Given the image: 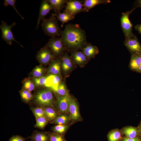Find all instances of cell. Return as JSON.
<instances>
[{
  "label": "cell",
  "instance_id": "obj_12",
  "mask_svg": "<svg viewBox=\"0 0 141 141\" xmlns=\"http://www.w3.org/2000/svg\"><path fill=\"white\" fill-rule=\"evenodd\" d=\"M69 113L70 119L73 121H77L80 119L78 105L76 101L71 98L69 104Z\"/></svg>",
  "mask_w": 141,
  "mask_h": 141
},
{
  "label": "cell",
  "instance_id": "obj_20",
  "mask_svg": "<svg viewBox=\"0 0 141 141\" xmlns=\"http://www.w3.org/2000/svg\"><path fill=\"white\" fill-rule=\"evenodd\" d=\"M121 129L116 128L110 131L107 135L108 141H120L124 137Z\"/></svg>",
  "mask_w": 141,
  "mask_h": 141
},
{
  "label": "cell",
  "instance_id": "obj_10",
  "mask_svg": "<svg viewBox=\"0 0 141 141\" xmlns=\"http://www.w3.org/2000/svg\"><path fill=\"white\" fill-rule=\"evenodd\" d=\"M53 57L54 56L51 50L46 46L39 51L37 56L39 61L43 64L48 63Z\"/></svg>",
  "mask_w": 141,
  "mask_h": 141
},
{
  "label": "cell",
  "instance_id": "obj_40",
  "mask_svg": "<svg viewBox=\"0 0 141 141\" xmlns=\"http://www.w3.org/2000/svg\"><path fill=\"white\" fill-rule=\"evenodd\" d=\"M136 7H141V0H138L136 1Z\"/></svg>",
  "mask_w": 141,
  "mask_h": 141
},
{
  "label": "cell",
  "instance_id": "obj_8",
  "mask_svg": "<svg viewBox=\"0 0 141 141\" xmlns=\"http://www.w3.org/2000/svg\"><path fill=\"white\" fill-rule=\"evenodd\" d=\"M124 44L131 55L135 53L141 54V44L135 35L125 39Z\"/></svg>",
  "mask_w": 141,
  "mask_h": 141
},
{
  "label": "cell",
  "instance_id": "obj_42",
  "mask_svg": "<svg viewBox=\"0 0 141 141\" xmlns=\"http://www.w3.org/2000/svg\"><path fill=\"white\" fill-rule=\"evenodd\" d=\"M138 73H141V64L139 68Z\"/></svg>",
  "mask_w": 141,
  "mask_h": 141
},
{
  "label": "cell",
  "instance_id": "obj_17",
  "mask_svg": "<svg viewBox=\"0 0 141 141\" xmlns=\"http://www.w3.org/2000/svg\"><path fill=\"white\" fill-rule=\"evenodd\" d=\"M82 49L83 54L89 59L94 58L99 52L98 48L90 43H87Z\"/></svg>",
  "mask_w": 141,
  "mask_h": 141
},
{
  "label": "cell",
  "instance_id": "obj_31",
  "mask_svg": "<svg viewBox=\"0 0 141 141\" xmlns=\"http://www.w3.org/2000/svg\"><path fill=\"white\" fill-rule=\"evenodd\" d=\"M48 134L49 141H66L63 135L54 132Z\"/></svg>",
  "mask_w": 141,
  "mask_h": 141
},
{
  "label": "cell",
  "instance_id": "obj_6",
  "mask_svg": "<svg viewBox=\"0 0 141 141\" xmlns=\"http://www.w3.org/2000/svg\"><path fill=\"white\" fill-rule=\"evenodd\" d=\"M46 46L50 48L53 56H58L61 55L64 50L65 46L61 38H51Z\"/></svg>",
  "mask_w": 141,
  "mask_h": 141
},
{
  "label": "cell",
  "instance_id": "obj_22",
  "mask_svg": "<svg viewBox=\"0 0 141 141\" xmlns=\"http://www.w3.org/2000/svg\"><path fill=\"white\" fill-rule=\"evenodd\" d=\"M54 14L57 20L62 22L61 27H62L65 23L72 20L75 17V16L64 11L63 13L59 12Z\"/></svg>",
  "mask_w": 141,
  "mask_h": 141
},
{
  "label": "cell",
  "instance_id": "obj_21",
  "mask_svg": "<svg viewBox=\"0 0 141 141\" xmlns=\"http://www.w3.org/2000/svg\"><path fill=\"white\" fill-rule=\"evenodd\" d=\"M28 138L32 141H49L48 133L43 132L34 131Z\"/></svg>",
  "mask_w": 141,
  "mask_h": 141
},
{
  "label": "cell",
  "instance_id": "obj_37",
  "mask_svg": "<svg viewBox=\"0 0 141 141\" xmlns=\"http://www.w3.org/2000/svg\"><path fill=\"white\" fill-rule=\"evenodd\" d=\"M29 138H24L19 135H14L9 139V141H26Z\"/></svg>",
  "mask_w": 141,
  "mask_h": 141
},
{
  "label": "cell",
  "instance_id": "obj_13",
  "mask_svg": "<svg viewBox=\"0 0 141 141\" xmlns=\"http://www.w3.org/2000/svg\"><path fill=\"white\" fill-rule=\"evenodd\" d=\"M60 76L50 74L47 77L46 82L45 86L49 87L56 92L60 84Z\"/></svg>",
  "mask_w": 141,
  "mask_h": 141
},
{
  "label": "cell",
  "instance_id": "obj_19",
  "mask_svg": "<svg viewBox=\"0 0 141 141\" xmlns=\"http://www.w3.org/2000/svg\"><path fill=\"white\" fill-rule=\"evenodd\" d=\"M61 67L65 73H68L73 67L72 60L67 53L64 54L62 58Z\"/></svg>",
  "mask_w": 141,
  "mask_h": 141
},
{
  "label": "cell",
  "instance_id": "obj_4",
  "mask_svg": "<svg viewBox=\"0 0 141 141\" xmlns=\"http://www.w3.org/2000/svg\"><path fill=\"white\" fill-rule=\"evenodd\" d=\"M136 8L135 7L132 10L122 14L120 19L121 25L125 39L132 37L134 35L132 33V25L130 20L129 17Z\"/></svg>",
  "mask_w": 141,
  "mask_h": 141
},
{
  "label": "cell",
  "instance_id": "obj_28",
  "mask_svg": "<svg viewBox=\"0 0 141 141\" xmlns=\"http://www.w3.org/2000/svg\"><path fill=\"white\" fill-rule=\"evenodd\" d=\"M68 125L66 124L57 125L52 128L53 132L62 135L66 131L68 128Z\"/></svg>",
  "mask_w": 141,
  "mask_h": 141
},
{
  "label": "cell",
  "instance_id": "obj_43",
  "mask_svg": "<svg viewBox=\"0 0 141 141\" xmlns=\"http://www.w3.org/2000/svg\"><path fill=\"white\" fill-rule=\"evenodd\" d=\"M27 141H29V140H28Z\"/></svg>",
  "mask_w": 141,
  "mask_h": 141
},
{
  "label": "cell",
  "instance_id": "obj_1",
  "mask_svg": "<svg viewBox=\"0 0 141 141\" xmlns=\"http://www.w3.org/2000/svg\"><path fill=\"white\" fill-rule=\"evenodd\" d=\"M60 36L65 47L73 51L82 49L87 43L85 31L77 24L66 25L61 30Z\"/></svg>",
  "mask_w": 141,
  "mask_h": 141
},
{
  "label": "cell",
  "instance_id": "obj_38",
  "mask_svg": "<svg viewBox=\"0 0 141 141\" xmlns=\"http://www.w3.org/2000/svg\"><path fill=\"white\" fill-rule=\"evenodd\" d=\"M120 141H141V138L140 137L131 138L124 137Z\"/></svg>",
  "mask_w": 141,
  "mask_h": 141
},
{
  "label": "cell",
  "instance_id": "obj_2",
  "mask_svg": "<svg viewBox=\"0 0 141 141\" xmlns=\"http://www.w3.org/2000/svg\"><path fill=\"white\" fill-rule=\"evenodd\" d=\"M49 18H44L42 20L41 26L43 31L47 35L51 38L61 36V31L57 19L54 14Z\"/></svg>",
  "mask_w": 141,
  "mask_h": 141
},
{
  "label": "cell",
  "instance_id": "obj_34",
  "mask_svg": "<svg viewBox=\"0 0 141 141\" xmlns=\"http://www.w3.org/2000/svg\"><path fill=\"white\" fill-rule=\"evenodd\" d=\"M60 96H64L68 94L65 85L60 83L56 92Z\"/></svg>",
  "mask_w": 141,
  "mask_h": 141
},
{
  "label": "cell",
  "instance_id": "obj_30",
  "mask_svg": "<svg viewBox=\"0 0 141 141\" xmlns=\"http://www.w3.org/2000/svg\"><path fill=\"white\" fill-rule=\"evenodd\" d=\"M20 95L22 99L26 103H28L30 101L33 97L31 92L25 89L20 91Z\"/></svg>",
  "mask_w": 141,
  "mask_h": 141
},
{
  "label": "cell",
  "instance_id": "obj_29",
  "mask_svg": "<svg viewBox=\"0 0 141 141\" xmlns=\"http://www.w3.org/2000/svg\"><path fill=\"white\" fill-rule=\"evenodd\" d=\"M31 109L35 118L45 116L43 107H32L31 108Z\"/></svg>",
  "mask_w": 141,
  "mask_h": 141
},
{
  "label": "cell",
  "instance_id": "obj_36",
  "mask_svg": "<svg viewBox=\"0 0 141 141\" xmlns=\"http://www.w3.org/2000/svg\"><path fill=\"white\" fill-rule=\"evenodd\" d=\"M34 84L31 81L29 80H27L24 82V89L31 92L34 89Z\"/></svg>",
  "mask_w": 141,
  "mask_h": 141
},
{
  "label": "cell",
  "instance_id": "obj_18",
  "mask_svg": "<svg viewBox=\"0 0 141 141\" xmlns=\"http://www.w3.org/2000/svg\"><path fill=\"white\" fill-rule=\"evenodd\" d=\"M83 7L85 12H88L91 9L101 4L110 3L109 0H84L82 1Z\"/></svg>",
  "mask_w": 141,
  "mask_h": 141
},
{
  "label": "cell",
  "instance_id": "obj_11",
  "mask_svg": "<svg viewBox=\"0 0 141 141\" xmlns=\"http://www.w3.org/2000/svg\"><path fill=\"white\" fill-rule=\"evenodd\" d=\"M52 10H53L52 7L48 0H43L42 1L37 19L36 29L38 28L40 21L45 18V16Z\"/></svg>",
  "mask_w": 141,
  "mask_h": 141
},
{
  "label": "cell",
  "instance_id": "obj_23",
  "mask_svg": "<svg viewBox=\"0 0 141 141\" xmlns=\"http://www.w3.org/2000/svg\"><path fill=\"white\" fill-rule=\"evenodd\" d=\"M55 13L60 11L68 1L67 0H48Z\"/></svg>",
  "mask_w": 141,
  "mask_h": 141
},
{
  "label": "cell",
  "instance_id": "obj_3",
  "mask_svg": "<svg viewBox=\"0 0 141 141\" xmlns=\"http://www.w3.org/2000/svg\"><path fill=\"white\" fill-rule=\"evenodd\" d=\"M34 100L39 105L42 107H52L53 97L52 92L48 90L39 91L35 95Z\"/></svg>",
  "mask_w": 141,
  "mask_h": 141
},
{
  "label": "cell",
  "instance_id": "obj_7",
  "mask_svg": "<svg viewBox=\"0 0 141 141\" xmlns=\"http://www.w3.org/2000/svg\"><path fill=\"white\" fill-rule=\"evenodd\" d=\"M64 11L74 16L78 13L85 12L82 1L77 0H68Z\"/></svg>",
  "mask_w": 141,
  "mask_h": 141
},
{
  "label": "cell",
  "instance_id": "obj_25",
  "mask_svg": "<svg viewBox=\"0 0 141 141\" xmlns=\"http://www.w3.org/2000/svg\"><path fill=\"white\" fill-rule=\"evenodd\" d=\"M45 116L49 121L54 120L57 117V114L54 109L50 107H44Z\"/></svg>",
  "mask_w": 141,
  "mask_h": 141
},
{
  "label": "cell",
  "instance_id": "obj_9",
  "mask_svg": "<svg viewBox=\"0 0 141 141\" xmlns=\"http://www.w3.org/2000/svg\"><path fill=\"white\" fill-rule=\"evenodd\" d=\"M71 99L68 94L58 97L57 101V106L61 113H69V106Z\"/></svg>",
  "mask_w": 141,
  "mask_h": 141
},
{
  "label": "cell",
  "instance_id": "obj_33",
  "mask_svg": "<svg viewBox=\"0 0 141 141\" xmlns=\"http://www.w3.org/2000/svg\"><path fill=\"white\" fill-rule=\"evenodd\" d=\"M44 73V70L40 66H36L33 70L32 75L35 78H39L42 76Z\"/></svg>",
  "mask_w": 141,
  "mask_h": 141
},
{
  "label": "cell",
  "instance_id": "obj_5",
  "mask_svg": "<svg viewBox=\"0 0 141 141\" xmlns=\"http://www.w3.org/2000/svg\"><path fill=\"white\" fill-rule=\"evenodd\" d=\"M2 24L0 26V28L2 32V38L5 41L7 44L10 45L12 44L13 41H14L19 44L21 47L20 44L15 39L11 31L12 28L15 27L16 23L14 22L10 25H8L5 21H2Z\"/></svg>",
  "mask_w": 141,
  "mask_h": 141
},
{
  "label": "cell",
  "instance_id": "obj_35",
  "mask_svg": "<svg viewBox=\"0 0 141 141\" xmlns=\"http://www.w3.org/2000/svg\"><path fill=\"white\" fill-rule=\"evenodd\" d=\"M3 5L6 7H7L9 5L12 6L15 10L16 12L23 19H24V18L20 14L17 10L15 6V3L16 1L15 0H4Z\"/></svg>",
  "mask_w": 141,
  "mask_h": 141
},
{
  "label": "cell",
  "instance_id": "obj_39",
  "mask_svg": "<svg viewBox=\"0 0 141 141\" xmlns=\"http://www.w3.org/2000/svg\"><path fill=\"white\" fill-rule=\"evenodd\" d=\"M135 29L141 34V24H137L135 27Z\"/></svg>",
  "mask_w": 141,
  "mask_h": 141
},
{
  "label": "cell",
  "instance_id": "obj_24",
  "mask_svg": "<svg viewBox=\"0 0 141 141\" xmlns=\"http://www.w3.org/2000/svg\"><path fill=\"white\" fill-rule=\"evenodd\" d=\"M49 70V73L51 74L60 75L61 65L60 61L59 60L53 62Z\"/></svg>",
  "mask_w": 141,
  "mask_h": 141
},
{
  "label": "cell",
  "instance_id": "obj_27",
  "mask_svg": "<svg viewBox=\"0 0 141 141\" xmlns=\"http://www.w3.org/2000/svg\"><path fill=\"white\" fill-rule=\"evenodd\" d=\"M36 122L35 127L40 129H43L49 121L45 116L35 118Z\"/></svg>",
  "mask_w": 141,
  "mask_h": 141
},
{
  "label": "cell",
  "instance_id": "obj_16",
  "mask_svg": "<svg viewBox=\"0 0 141 141\" xmlns=\"http://www.w3.org/2000/svg\"><path fill=\"white\" fill-rule=\"evenodd\" d=\"M141 64V54L135 53L132 54L129 64L130 69L133 72L138 73Z\"/></svg>",
  "mask_w": 141,
  "mask_h": 141
},
{
  "label": "cell",
  "instance_id": "obj_32",
  "mask_svg": "<svg viewBox=\"0 0 141 141\" xmlns=\"http://www.w3.org/2000/svg\"><path fill=\"white\" fill-rule=\"evenodd\" d=\"M47 77L42 76L39 78H35L33 79L35 85L36 86H45L46 82Z\"/></svg>",
  "mask_w": 141,
  "mask_h": 141
},
{
  "label": "cell",
  "instance_id": "obj_41",
  "mask_svg": "<svg viewBox=\"0 0 141 141\" xmlns=\"http://www.w3.org/2000/svg\"><path fill=\"white\" fill-rule=\"evenodd\" d=\"M140 133V136H141V121L137 127Z\"/></svg>",
  "mask_w": 141,
  "mask_h": 141
},
{
  "label": "cell",
  "instance_id": "obj_14",
  "mask_svg": "<svg viewBox=\"0 0 141 141\" xmlns=\"http://www.w3.org/2000/svg\"><path fill=\"white\" fill-rule=\"evenodd\" d=\"M71 58L75 63L80 66L86 63L90 59L85 56L82 51L78 50L72 51Z\"/></svg>",
  "mask_w": 141,
  "mask_h": 141
},
{
  "label": "cell",
  "instance_id": "obj_15",
  "mask_svg": "<svg viewBox=\"0 0 141 141\" xmlns=\"http://www.w3.org/2000/svg\"><path fill=\"white\" fill-rule=\"evenodd\" d=\"M121 130L124 135L127 138H134L139 137L140 136L137 127L126 126L122 128Z\"/></svg>",
  "mask_w": 141,
  "mask_h": 141
},
{
  "label": "cell",
  "instance_id": "obj_26",
  "mask_svg": "<svg viewBox=\"0 0 141 141\" xmlns=\"http://www.w3.org/2000/svg\"><path fill=\"white\" fill-rule=\"evenodd\" d=\"M70 119L69 116L66 114H63L57 117L53 121V123L57 125H64L67 123Z\"/></svg>",
  "mask_w": 141,
  "mask_h": 141
}]
</instances>
